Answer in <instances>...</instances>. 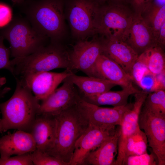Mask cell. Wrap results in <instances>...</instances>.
I'll list each match as a JSON object with an SVG mask.
<instances>
[{"label":"cell","instance_id":"1","mask_svg":"<svg viewBox=\"0 0 165 165\" xmlns=\"http://www.w3.org/2000/svg\"><path fill=\"white\" fill-rule=\"evenodd\" d=\"M15 91L7 101L0 103L3 132L12 129L29 133L40 104L32 92L15 78Z\"/></svg>","mask_w":165,"mask_h":165},{"label":"cell","instance_id":"2","mask_svg":"<svg viewBox=\"0 0 165 165\" xmlns=\"http://www.w3.org/2000/svg\"><path fill=\"white\" fill-rule=\"evenodd\" d=\"M24 3L26 19L38 32L59 42L64 32L63 0H36Z\"/></svg>","mask_w":165,"mask_h":165},{"label":"cell","instance_id":"3","mask_svg":"<svg viewBox=\"0 0 165 165\" xmlns=\"http://www.w3.org/2000/svg\"><path fill=\"white\" fill-rule=\"evenodd\" d=\"M55 118L56 127L54 143L46 154L70 165L76 142L87 129L89 123L75 105Z\"/></svg>","mask_w":165,"mask_h":165},{"label":"cell","instance_id":"4","mask_svg":"<svg viewBox=\"0 0 165 165\" xmlns=\"http://www.w3.org/2000/svg\"><path fill=\"white\" fill-rule=\"evenodd\" d=\"M69 51L60 42L51 41L33 53L11 60L15 78L28 74L47 72L57 68L68 69Z\"/></svg>","mask_w":165,"mask_h":165},{"label":"cell","instance_id":"5","mask_svg":"<svg viewBox=\"0 0 165 165\" xmlns=\"http://www.w3.org/2000/svg\"><path fill=\"white\" fill-rule=\"evenodd\" d=\"M0 35L9 42L13 58L33 53L46 45L47 38L36 31L26 19L17 17L0 30Z\"/></svg>","mask_w":165,"mask_h":165},{"label":"cell","instance_id":"6","mask_svg":"<svg viewBox=\"0 0 165 165\" xmlns=\"http://www.w3.org/2000/svg\"><path fill=\"white\" fill-rule=\"evenodd\" d=\"M134 14L124 6L111 3L100 4L97 21V33L106 38L124 41Z\"/></svg>","mask_w":165,"mask_h":165},{"label":"cell","instance_id":"7","mask_svg":"<svg viewBox=\"0 0 165 165\" xmlns=\"http://www.w3.org/2000/svg\"><path fill=\"white\" fill-rule=\"evenodd\" d=\"M100 2L97 0H72L68 19L73 34L83 38L97 33Z\"/></svg>","mask_w":165,"mask_h":165},{"label":"cell","instance_id":"8","mask_svg":"<svg viewBox=\"0 0 165 165\" xmlns=\"http://www.w3.org/2000/svg\"><path fill=\"white\" fill-rule=\"evenodd\" d=\"M133 103L112 108H103L89 103L81 97L75 106L88 123L105 129H114L121 126L124 114Z\"/></svg>","mask_w":165,"mask_h":165},{"label":"cell","instance_id":"9","mask_svg":"<svg viewBox=\"0 0 165 165\" xmlns=\"http://www.w3.org/2000/svg\"><path fill=\"white\" fill-rule=\"evenodd\" d=\"M138 123L146 136L148 145L157 157L158 165H165V116L152 113L142 106Z\"/></svg>","mask_w":165,"mask_h":165},{"label":"cell","instance_id":"10","mask_svg":"<svg viewBox=\"0 0 165 165\" xmlns=\"http://www.w3.org/2000/svg\"><path fill=\"white\" fill-rule=\"evenodd\" d=\"M70 74L64 80L61 87L42 101L37 116L55 117L77 104L81 97L72 81Z\"/></svg>","mask_w":165,"mask_h":165},{"label":"cell","instance_id":"11","mask_svg":"<svg viewBox=\"0 0 165 165\" xmlns=\"http://www.w3.org/2000/svg\"><path fill=\"white\" fill-rule=\"evenodd\" d=\"M102 52V41L95 39L90 41L80 40L69 52L70 66L68 70L72 72L79 70L88 76L95 77V64Z\"/></svg>","mask_w":165,"mask_h":165},{"label":"cell","instance_id":"12","mask_svg":"<svg viewBox=\"0 0 165 165\" xmlns=\"http://www.w3.org/2000/svg\"><path fill=\"white\" fill-rule=\"evenodd\" d=\"M72 72L67 69L59 73L38 72L15 78L18 79L39 101H42L50 95Z\"/></svg>","mask_w":165,"mask_h":165},{"label":"cell","instance_id":"13","mask_svg":"<svg viewBox=\"0 0 165 165\" xmlns=\"http://www.w3.org/2000/svg\"><path fill=\"white\" fill-rule=\"evenodd\" d=\"M149 93L143 90L134 94V102L132 107L124 114L120 127L118 143L117 156L115 165H122L125 157V148L129 138L140 128L138 117L142 106Z\"/></svg>","mask_w":165,"mask_h":165},{"label":"cell","instance_id":"14","mask_svg":"<svg viewBox=\"0 0 165 165\" xmlns=\"http://www.w3.org/2000/svg\"><path fill=\"white\" fill-rule=\"evenodd\" d=\"M116 129H105L89 124L87 129L76 142L70 165H83L87 155L114 134Z\"/></svg>","mask_w":165,"mask_h":165},{"label":"cell","instance_id":"15","mask_svg":"<svg viewBox=\"0 0 165 165\" xmlns=\"http://www.w3.org/2000/svg\"><path fill=\"white\" fill-rule=\"evenodd\" d=\"M124 41L139 55L148 49L157 46L152 30L141 13L134 14Z\"/></svg>","mask_w":165,"mask_h":165},{"label":"cell","instance_id":"16","mask_svg":"<svg viewBox=\"0 0 165 165\" xmlns=\"http://www.w3.org/2000/svg\"><path fill=\"white\" fill-rule=\"evenodd\" d=\"M102 43V53L117 63L130 75L133 66L139 56L138 53L121 40L106 38Z\"/></svg>","mask_w":165,"mask_h":165},{"label":"cell","instance_id":"17","mask_svg":"<svg viewBox=\"0 0 165 165\" xmlns=\"http://www.w3.org/2000/svg\"><path fill=\"white\" fill-rule=\"evenodd\" d=\"M36 149L35 141L28 132L18 130L0 138V156L2 158L31 152Z\"/></svg>","mask_w":165,"mask_h":165},{"label":"cell","instance_id":"18","mask_svg":"<svg viewBox=\"0 0 165 165\" xmlns=\"http://www.w3.org/2000/svg\"><path fill=\"white\" fill-rule=\"evenodd\" d=\"M56 127L55 117L37 116L29 132L35 141L36 149L47 153L52 149Z\"/></svg>","mask_w":165,"mask_h":165},{"label":"cell","instance_id":"19","mask_svg":"<svg viewBox=\"0 0 165 165\" xmlns=\"http://www.w3.org/2000/svg\"><path fill=\"white\" fill-rule=\"evenodd\" d=\"M94 72L95 77L114 82L122 88L133 82L131 76L120 66L102 53L96 61Z\"/></svg>","mask_w":165,"mask_h":165},{"label":"cell","instance_id":"20","mask_svg":"<svg viewBox=\"0 0 165 165\" xmlns=\"http://www.w3.org/2000/svg\"><path fill=\"white\" fill-rule=\"evenodd\" d=\"M120 133V126H118L114 134L99 147L87 155L83 165H115V158L117 154L118 140Z\"/></svg>","mask_w":165,"mask_h":165},{"label":"cell","instance_id":"21","mask_svg":"<svg viewBox=\"0 0 165 165\" xmlns=\"http://www.w3.org/2000/svg\"><path fill=\"white\" fill-rule=\"evenodd\" d=\"M140 91L135 88L131 83L121 90L108 91L93 96L81 97L86 101L98 106L107 105L119 107L127 104L129 96Z\"/></svg>","mask_w":165,"mask_h":165},{"label":"cell","instance_id":"22","mask_svg":"<svg viewBox=\"0 0 165 165\" xmlns=\"http://www.w3.org/2000/svg\"><path fill=\"white\" fill-rule=\"evenodd\" d=\"M72 81L82 94L81 97L89 96L108 91L117 85L111 81L99 78L78 76L72 72L70 75Z\"/></svg>","mask_w":165,"mask_h":165},{"label":"cell","instance_id":"23","mask_svg":"<svg viewBox=\"0 0 165 165\" xmlns=\"http://www.w3.org/2000/svg\"><path fill=\"white\" fill-rule=\"evenodd\" d=\"M164 48L159 46L151 47L138 56L137 59L152 74L157 75L165 72Z\"/></svg>","mask_w":165,"mask_h":165},{"label":"cell","instance_id":"24","mask_svg":"<svg viewBox=\"0 0 165 165\" xmlns=\"http://www.w3.org/2000/svg\"><path fill=\"white\" fill-rule=\"evenodd\" d=\"M145 21L150 28L157 44V39L160 29L165 23V5L159 6L152 2L142 13Z\"/></svg>","mask_w":165,"mask_h":165},{"label":"cell","instance_id":"25","mask_svg":"<svg viewBox=\"0 0 165 165\" xmlns=\"http://www.w3.org/2000/svg\"><path fill=\"white\" fill-rule=\"evenodd\" d=\"M148 145L147 139L145 133L139 128L128 139L125 148L124 158L147 152Z\"/></svg>","mask_w":165,"mask_h":165},{"label":"cell","instance_id":"26","mask_svg":"<svg viewBox=\"0 0 165 165\" xmlns=\"http://www.w3.org/2000/svg\"><path fill=\"white\" fill-rule=\"evenodd\" d=\"M142 107L154 114L165 116V91L157 90L149 93Z\"/></svg>","mask_w":165,"mask_h":165},{"label":"cell","instance_id":"27","mask_svg":"<svg viewBox=\"0 0 165 165\" xmlns=\"http://www.w3.org/2000/svg\"><path fill=\"white\" fill-rule=\"evenodd\" d=\"M158 161L156 155L152 151L141 155L125 157L122 165H156Z\"/></svg>","mask_w":165,"mask_h":165},{"label":"cell","instance_id":"28","mask_svg":"<svg viewBox=\"0 0 165 165\" xmlns=\"http://www.w3.org/2000/svg\"><path fill=\"white\" fill-rule=\"evenodd\" d=\"M33 165H68L57 158L36 149L31 153Z\"/></svg>","mask_w":165,"mask_h":165},{"label":"cell","instance_id":"29","mask_svg":"<svg viewBox=\"0 0 165 165\" xmlns=\"http://www.w3.org/2000/svg\"><path fill=\"white\" fill-rule=\"evenodd\" d=\"M156 75L148 70L144 72L137 84L143 91L149 93L156 90Z\"/></svg>","mask_w":165,"mask_h":165},{"label":"cell","instance_id":"30","mask_svg":"<svg viewBox=\"0 0 165 165\" xmlns=\"http://www.w3.org/2000/svg\"><path fill=\"white\" fill-rule=\"evenodd\" d=\"M31 152L4 159L0 158V165H33Z\"/></svg>","mask_w":165,"mask_h":165},{"label":"cell","instance_id":"31","mask_svg":"<svg viewBox=\"0 0 165 165\" xmlns=\"http://www.w3.org/2000/svg\"><path fill=\"white\" fill-rule=\"evenodd\" d=\"M4 39L0 35V70L6 69L12 74L13 68L10 60V50L4 45Z\"/></svg>","mask_w":165,"mask_h":165},{"label":"cell","instance_id":"32","mask_svg":"<svg viewBox=\"0 0 165 165\" xmlns=\"http://www.w3.org/2000/svg\"><path fill=\"white\" fill-rule=\"evenodd\" d=\"M12 10L8 5L0 2V27L5 26L11 20Z\"/></svg>","mask_w":165,"mask_h":165},{"label":"cell","instance_id":"33","mask_svg":"<svg viewBox=\"0 0 165 165\" xmlns=\"http://www.w3.org/2000/svg\"><path fill=\"white\" fill-rule=\"evenodd\" d=\"M153 0H130L136 13H142L149 7Z\"/></svg>","mask_w":165,"mask_h":165},{"label":"cell","instance_id":"34","mask_svg":"<svg viewBox=\"0 0 165 165\" xmlns=\"http://www.w3.org/2000/svg\"><path fill=\"white\" fill-rule=\"evenodd\" d=\"M157 46L164 48L165 44V23L159 31L157 39Z\"/></svg>","mask_w":165,"mask_h":165},{"label":"cell","instance_id":"35","mask_svg":"<svg viewBox=\"0 0 165 165\" xmlns=\"http://www.w3.org/2000/svg\"><path fill=\"white\" fill-rule=\"evenodd\" d=\"M6 82V79L0 76V100L4 97L5 95L11 90V88L8 87H3V86Z\"/></svg>","mask_w":165,"mask_h":165},{"label":"cell","instance_id":"36","mask_svg":"<svg viewBox=\"0 0 165 165\" xmlns=\"http://www.w3.org/2000/svg\"><path fill=\"white\" fill-rule=\"evenodd\" d=\"M152 3L159 6H163L165 5V0H153Z\"/></svg>","mask_w":165,"mask_h":165},{"label":"cell","instance_id":"37","mask_svg":"<svg viewBox=\"0 0 165 165\" xmlns=\"http://www.w3.org/2000/svg\"><path fill=\"white\" fill-rule=\"evenodd\" d=\"M28 0H11L13 4L15 5H21Z\"/></svg>","mask_w":165,"mask_h":165},{"label":"cell","instance_id":"38","mask_svg":"<svg viewBox=\"0 0 165 165\" xmlns=\"http://www.w3.org/2000/svg\"><path fill=\"white\" fill-rule=\"evenodd\" d=\"M3 132L2 126L1 119H0V133Z\"/></svg>","mask_w":165,"mask_h":165},{"label":"cell","instance_id":"39","mask_svg":"<svg viewBox=\"0 0 165 165\" xmlns=\"http://www.w3.org/2000/svg\"><path fill=\"white\" fill-rule=\"evenodd\" d=\"M119 0V1H122V0Z\"/></svg>","mask_w":165,"mask_h":165}]
</instances>
